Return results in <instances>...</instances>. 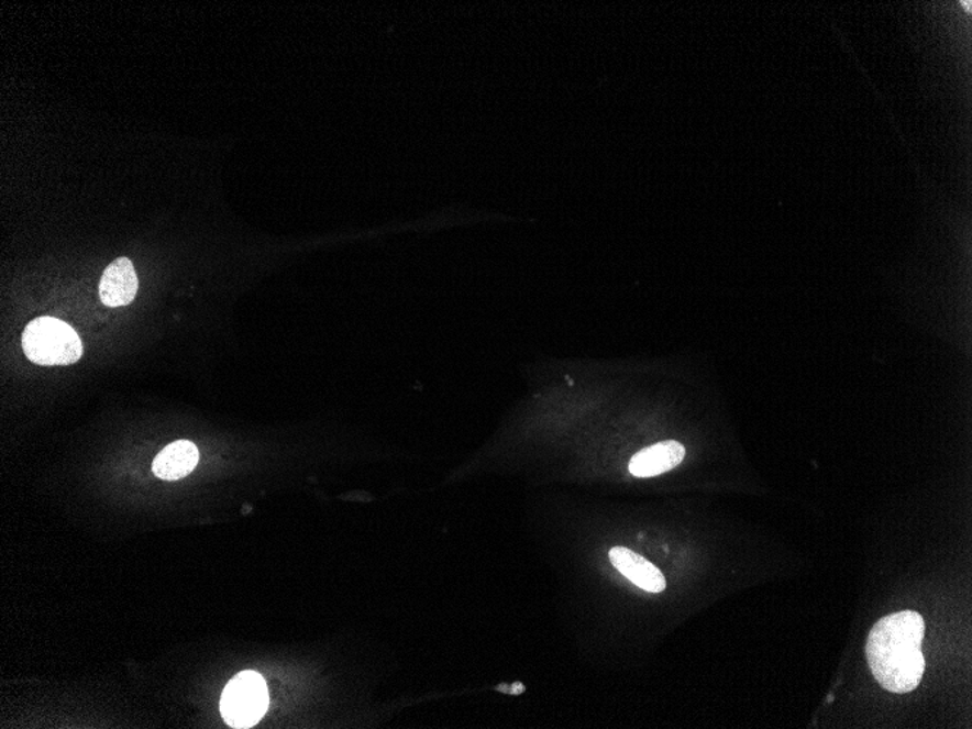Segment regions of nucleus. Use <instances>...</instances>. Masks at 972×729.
Here are the masks:
<instances>
[{"label": "nucleus", "instance_id": "obj_1", "mask_svg": "<svg viewBox=\"0 0 972 729\" xmlns=\"http://www.w3.org/2000/svg\"><path fill=\"white\" fill-rule=\"evenodd\" d=\"M926 625L913 610L882 618L872 628L866 642L868 664L885 691L908 693L924 678L926 660L921 652Z\"/></svg>", "mask_w": 972, "mask_h": 729}, {"label": "nucleus", "instance_id": "obj_4", "mask_svg": "<svg viewBox=\"0 0 972 729\" xmlns=\"http://www.w3.org/2000/svg\"><path fill=\"white\" fill-rule=\"evenodd\" d=\"M139 290L136 269L129 258H119L111 263L102 274L99 283V297L110 308H120L132 303Z\"/></svg>", "mask_w": 972, "mask_h": 729}, {"label": "nucleus", "instance_id": "obj_6", "mask_svg": "<svg viewBox=\"0 0 972 729\" xmlns=\"http://www.w3.org/2000/svg\"><path fill=\"white\" fill-rule=\"evenodd\" d=\"M609 556L615 568L637 587L645 589L648 593L664 592L665 585H667L664 575L645 557L622 546L611 549Z\"/></svg>", "mask_w": 972, "mask_h": 729}, {"label": "nucleus", "instance_id": "obj_5", "mask_svg": "<svg viewBox=\"0 0 972 729\" xmlns=\"http://www.w3.org/2000/svg\"><path fill=\"white\" fill-rule=\"evenodd\" d=\"M686 456V449L678 441H661L634 454L629 463V472L637 478H651L681 465Z\"/></svg>", "mask_w": 972, "mask_h": 729}, {"label": "nucleus", "instance_id": "obj_2", "mask_svg": "<svg viewBox=\"0 0 972 729\" xmlns=\"http://www.w3.org/2000/svg\"><path fill=\"white\" fill-rule=\"evenodd\" d=\"M26 357L40 366H69L84 354L78 332L56 318L34 319L22 334Z\"/></svg>", "mask_w": 972, "mask_h": 729}, {"label": "nucleus", "instance_id": "obj_3", "mask_svg": "<svg viewBox=\"0 0 972 729\" xmlns=\"http://www.w3.org/2000/svg\"><path fill=\"white\" fill-rule=\"evenodd\" d=\"M269 704L267 684L255 672H243L224 687L220 713L228 726L251 728L267 713Z\"/></svg>", "mask_w": 972, "mask_h": 729}, {"label": "nucleus", "instance_id": "obj_7", "mask_svg": "<svg viewBox=\"0 0 972 729\" xmlns=\"http://www.w3.org/2000/svg\"><path fill=\"white\" fill-rule=\"evenodd\" d=\"M198 461H200V453H198L196 444L191 441L178 440L166 445L157 454L152 466L153 474L164 481L183 479L196 470Z\"/></svg>", "mask_w": 972, "mask_h": 729}]
</instances>
